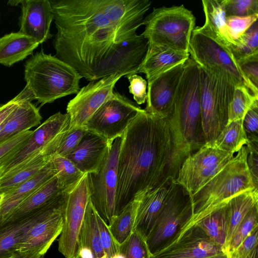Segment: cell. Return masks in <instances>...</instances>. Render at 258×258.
I'll list each match as a JSON object with an SVG mask.
<instances>
[{"label":"cell","mask_w":258,"mask_h":258,"mask_svg":"<svg viewBox=\"0 0 258 258\" xmlns=\"http://www.w3.org/2000/svg\"><path fill=\"white\" fill-rule=\"evenodd\" d=\"M88 131L83 127L70 130L63 137L55 154L66 157L78 146Z\"/></svg>","instance_id":"obj_43"},{"label":"cell","mask_w":258,"mask_h":258,"mask_svg":"<svg viewBox=\"0 0 258 258\" xmlns=\"http://www.w3.org/2000/svg\"><path fill=\"white\" fill-rule=\"evenodd\" d=\"M111 144L102 137L88 132L77 148L66 157L84 173L97 172Z\"/></svg>","instance_id":"obj_21"},{"label":"cell","mask_w":258,"mask_h":258,"mask_svg":"<svg viewBox=\"0 0 258 258\" xmlns=\"http://www.w3.org/2000/svg\"><path fill=\"white\" fill-rule=\"evenodd\" d=\"M39 45L34 39L20 32L0 38V64L10 67L32 54Z\"/></svg>","instance_id":"obj_27"},{"label":"cell","mask_w":258,"mask_h":258,"mask_svg":"<svg viewBox=\"0 0 258 258\" xmlns=\"http://www.w3.org/2000/svg\"><path fill=\"white\" fill-rule=\"evenodd\" d=\"M205 258H227V257L226 256V255L225 254H219V255H215V256H210V257H205Z\"/></svg>","instance_id":"obj_52"},{"label":"cell","mask_w":258,"mask_h":258,"mask_svg":"<svg viewBox=\"0 0 258 258\" xmlns=\"http://www.w3.org/2000/svg\"><path fill=\"white\" fill-rule=\"evenodd\" d=\"M11 5H20L19 32L41 44L52 35L50 32L53 20V12L50 0H24L10 1Z\"/></svg>","instance_id":"obj_19"},{"label":"cell","mask_w":258,"mask_h":258,"mask_svg":"<svg viewBox=\"0 0 258 258\" xmlns=\"http://www.w3.org/2000/svg\"><path fill=\"white\" fill-rule=\"evenodd\" d=\"M248 150L247 166L252 177L254 185L258 187V143L247 142L245 145Z\"/></svg>","instance_id":"obj_50"},{"label":"cell","mask_w":258,"mask_h":258,"mask_svg":"<svg viewBox=\"0 0 258 258\" xmlns=\"http://www.w3.org/2000/svg\"><path fill=\"white\" fill-rule=\"evenodd\" d=\"M142 35L149 45L189 53V44L196 18L183 5L154 8L144 19Z\"/></svg>","instance_id":"obj_7"},{"label":"cell","mask_w":258,"mask_h":258,"mask_svg":"<svg viewBox=\"0 0 258 258\" xmlns=\"http://www.w3.org/2000/svg\"><path fill=\"white\" fill-rule=\"evenodd\" d=\"M221 254H224L222 248L195 226L150 258H205Z\"/></svg>","instance_id":"obj_17"},{"label":"cell","mask_w":258,"mask_h":258,"mask_svg":"<svg viewBox=\"0 0 258 258\" xmlns=\"http://www.w3.org/2000/svg\"><path fill=\"white\" fill-rule=\"evenodd\" d=\"M142 109L124 95L113 91L83 127L111 144L114 140L122 136Z\"/></svg>","instance_id":"obj_11"},{"label":"cell","mask_w":258,"mask_h":258,"mask_svg":"<svg viewBox=\"0 0 258 258\" xmlns=\"http://www.w3.org/2000/svg\"><path fill=\"white\" fill-rule=\"evenodd\" d=\"M228 203L211 213L196 225L199 227L214 243L221 247L223 252L227 237Z\"/></svg>","instance_id":"obj_33"},{"label":"cell","mask_w":258,"mask_h":258,"mask_svg":"<svg viewBox=\"0 0 258 258\" xmlns=\"http://www.w3.org/2000/svg\"><path fill=\"white\" fill-rule=\"evenodd\" d=\"M112 258H125L124 256L121 253H118L114 255Z\"/></svg>","instance_id":"obj_53"},{"label":"cell","mask_w":258,"mask_h":258,"mask_svg":"<svg viewBox=\"0 0 258 258\" xmlns=\"http://www.w3.org/2000/svg\"><path fill=\"white\" fill-rule=\"evenodd\" d=\"M235 87L225 76L201 69V116L206 143L214 140L227 124Z\"/></svg>","instance_id":"obj_8"},{"label":"cell","mask_w":258,"mask_h":258,"mask_svg":"<svg viewBox=\"0 0 258 258\" xmlns=\"http://www.w3.org/2000/svg\"><path fill=\"white\" fill-rule=\"evenodd\" d=\"M234 154L204 145L185 159L176 182L191 197L217 174Z\"/></svg>","instance_id":"obj_13"},{"label":"cell","mask_w":258,"mask_h":258,"mask_svg":"<svg viewBox=\"0 0 258 258\" xmlns=\"http://www.w3.org/2000/svg\"><path fill=\"white\" fill-rule=\"evenodd\" d=\"M121 142V137L114 140L98 171L88 173L90 200L108 227L115 216L117 161Z\"/></svg>","instance_id":"obj_12"},{"label":"cell","mask_w":258,"mask_h":258,"mask_svg":"<svg viewBox=\"0 0 258 258\" xmlns=\"http://www.w3.org/2000/svg\"><path fill=\"white\" fill-rule=\"evenodd\" d=\"M62 140L36 152L16 167L1 176L0 195L16 188L37 174L51 161Z\"/></svg>","instance_id":"obj_20"},{"label":"cell","mask_w":258,"mask_h":258,"mask_svg":"<svg viewBox=\"0 0 258 258\" xmlns=\"http://www.w3.org/2000/svg\"><path fill=\"white\" fill-rule=\"evenodd\" d=\"M237 60L249 55L258 53V24L256 21L243 35L236 45L231 48Z\"/></svg>","instance_id":"obj_41"},{"label":"cell","mask_w":258,"mask_h":258,"mask_svg":"<svg viewBox=\"0 0 258 258\" xmlns=\"http://www.w3.org/2000/svg\"><path fill=\"white\" fill-rule=\"evenodd\" d=\"M256 205H258L256 188L241 192L230 199L227 207V231L223 253L239 225Z\"/></svg>","instance_id":"obj_28"},{"label":"cell","mask_w":258,"mask_h":258,"mask_svg":"<svg viewBox=\"0 0 258 258\" xmlns=\"http://www.w3.org/2000/svg\"><path fill=\"white\" fill-rule=\"evenodd\" d=\"M191 214L190 196L181 185L175 181L146 238L150 256L171 240Z\"/></svg>","instance_id":"obj_10"},{"label":"cell","mask_w":258,"mask_h":258,"mask_svg":"<svg viewBox=\"0 0 258 258\" xmlns=\"http://www.w3.org/2000/svg\"><path fill=\"white\" fill-rule=\"evenodd\" d=\"M119 253L125 258L150 257L145 239L135 230H133L128 238L119 245Z\"/></svg>","instance_id":"obj_39"},{"label":"cell","mask_w":258,"mask_h":258,"mask_svg":"<svg viewBox=\"0 0 258 258\" xmlns=\"http://www.w3.org/2000/svg\"><path fill=\"white\" fill-rule=\"evenodd\" d=\"M227 16H247L258 14V0H222Z\"/></svg>","instance_id":"obj_42"},{"label":"cell","mask_w":258,"mask_h":258,"mask_svg":"<svg viewBox=\"0 0 258 258\" xmlns=\"http://www.w3.org/2000/svg\"><path fill=\"white\" fill-rule=\"evenodd\" d=\"M7 258H25L23 256H22L21 254H20L18 252H16L10 257H8ZM39 258H44V256H42L40 257Z\"/></svg>","instance_id":"obj_51"},{"label":"cell","mask_w":258,"mask_h":258,"mask_svg":"<svg viewBox=\"0 0 258 258\" xmlns=\"http://www.w3.org/2000/svg\"><path fill=\"white\" fill-rule=\"evenodd\" d=\"M186 158L177 149L167 119L142 109L121 137L115 216L134 200L176 181Z\"/></svg>","instance_id":"obj_2"},{"label":"cell","mask_w":258,"mask_h":258,"mask_svg":"<svg viewBox=\"0 0 258 258\" xmlns=\"http://www.w3.org/2000/svg\"><path fill=\"white\" fill-rule=\"evenodd\" d=\"M189 57V53L148 44L145 58L138 68L136 74H145L148 83L173 67L184 63Z\"/></svg>","instance_id":"obj_24"},{"label":"cell","mask_w":258,"mask_h":258,"mask_svg":"<svg viewBox=\"0 0 258 258\" xmlns=\"http://www.w3.org/2000/svg\"><path fill=\"white\" fill-rule=\"evenodd\" d=\"M126 78L130 82V93L133 95L136 103L138 105L145 103L147 96V81L137 74H133Z\"/></svg>","instance_id":"obj_49"},{"label":"cell","mask_w":258,"mask_h":258,"mask_svg":"<svg viewBox=\"0 0 258 258\" xmlns=\"http://www.w3.org/2000/svg\"><path fill=\"white\" fill-rule=\"evenodd\" d=\"M258 101V96L253 94L243 86H237L228 109L227 123L243 119L254 103Z\"/></svg>","instance_id":"obj_36"},{"label":"cell","mask_w":258,"mask_h":258,"mask_svg":"<svg viewBox=\"0 0 258 258\" xmlns=\"http://www.w3.org/2000/svg\"><path fill=\"white\" fill-rule=\"evenodd\" d=\"M65 192L55 176L32 193L4 222L16 220L35 213L54 203Z\"/></svg>","instance_id":"obj_25"},{"label":"cell","mask_w":258,"mask_h":258,"mask_svg":"<svg viewBox=\"0 0 258 258\" xmlns=\"http://www.w3.org/2000/svg\"><path fill=\"white\" fill-rule=\"evenodd\" d=\"M43 209L22 218L0 223V258H7L17 252V244L22 231Z\"/></svg>","instance_id":"obj_30"},{"label":"cell","mask_w":258,"mask_h":258,"mask_svg":"<svg viewBox=\"0 0 258 258\" xmlns=\"http://www.w3.org/2000/svg\"><path fill=\"white\" fill-rule=\"evenodd\" d=\"M140 200H134L118 215L114 216L108 229L119 245L123 243L134 230Z\"/></svg>","instance_id":"obj_34"},{"label":"cell","mask_w":258,"mask_h":258,"mask_svg":"<svg viewBox=\"0 0 258 258\" xmlns=\"http://www.w3.org/2000/svg\"><path fill=\"white\" fill-rule=\"evenodd\" d=\"M68 193L43 208L38 217L22 231L17 252L25 258H39L60 235Z\"/></svg>","instance_id":"obj_9"},{"label":"cell","mask_w":258,"mask_h":258,"mask_svg":"<svg viewBox=\"0 0 258 258\" xmlns=\"http://www.w3.org/2000/svg\"><path fill=\"white\" fill-rule=\"evenodd\" d=\"M33 133L26 131L0 143V170L19 152Z\"/></svg>","instance_id":"obj_38"},{"label":"cell","mask_w":258,"mask_h":258,"mask_svg":"<svg viewBox=\"0 0 258 258\" xmlns=\"http://www.w3.org/2000/svg\"><path fill=\"white\" fill-rule=\"evenodd\" d=\"M189 53L190 58L201 69L222 75L235 86H244L258 96V89L242 73L230 48L204 25L195 27L189 42Z\"/></svg>","instance_id":"obj_6"},{"label":"cell","mask_w":258,"mask_h":258,"mask_svg":"<svg viewBox=\"0 0 258 258\" xmlns=\"http://www.w3.org/2000/svg\"><path fill=\"white\" fill-rule=\"evenodd\" d=\"M57 30L55 56L86 80L116 73L131 74L139 66L147 41L138 27L112 21L98 0H50Z\"/></svg>","instance_id":"obj_1"},{"label":"cell","mask_w":258,"mask_h":258,"mask_svg":"<svg viewBox=\"0 0 258 258\" xmlns=\"http://www.w3.org/2000/svg\"><path fill=\"white\" fill-rule=\"evenodd\" d=\"M258 227V205H256L247 214L239 225L224 253L230 258L242 242Z\"/></svg>","instance_id":"obj_37"},{"label":"cell","mask_w":258,"mask_h":258,"mask_svg":"<svg viewBox=\"0 0 258 258\" xmlns=\"http://www.w3.org/2000/svg\"><path fill=\"white\" fill-rule=\"evenodd\" d=\"M73 258H82L78 253H77Z\"/></svg>","instance_id":"obj_54"},{"label":"cell","mask_w":258,"mask_h":258,"mask_svg":"<svg viewBox=\"0 0 258 258\" xmlns=\"http://www.w3.org/2000/svg\"><path fill=\"white\" fill-rule=\"evenodd\" d=\"M51 162L58 182L65 192H68L74 188L86 174L65 157L54 154Z\"/></svg>","instance_id":"obj_35"},{"label":"cell","mask_w":258,"mask_h":258,"mask_svg":"<svg viewBox=\"0 0 258 258\" xmlns=\"http://www.w3.org/2000/svg\"><path fill=\"white\" fill-rule=\"evenodd\" d=\"M166 119L177 149L186 157L205 144L201 116V68L190 57L184 63L172 112Z\"/></svg>","instance_id":"obj_3"},{"label":"cell","mask_w":258,"mask_h":258,"mask_svg":"<svg viewBox=\"0 0 258 258\" xmlns=\"http://www.w3.org/2000/svg\"><path fill=\"white\" fill-rule=\"evenodd\" d=\"M42 116L32 101L26 100L11 112L0 130V143L40 123Z\"/></svg>","instance_id":"obj_26"},{"label":"cell","mask_w":258,"mask_h":258,"mask_svg":"<svg viewBox=\"0 0 258 258\" xmlns=\"http://www.w3.org/2000/svg\"><path fill=\"white\" fill-rule=\"evenodd\" d=\"M55 176L51 161L37 174L16 188L0 195V223L43 184Z\"/></svg>","instance_id":"obj_22"},{"label":"cell","mask_w":258,"mask_h":258,"mask_svg":"<svg viewBox=\"0 0 258 258\" xmlns=\"http://www.w3.org/2000/svg\"><path fill=\"white\" fill-rule=\"evenodd\" d=\"M242 120L227 123L214 140L204 145L226 152H238L248 142Z\"/></svg>","instance_id":"obj_32"},{"label":"cell","mask_w":258,"mask_h":258,"mask_svg":"<svg viewBox=\"0 0 258 258\" xmlns=\"http://www.w3.org/2000/svg\"><path fill=\"white\" fill-rule=\"evenodd\" d=\"M124 74L116 73L97 82L91 81L80 89L68 103L67 113L70 118V128L83 127L89 118L113 92L116 82Z\"/></svg>","instance_id":"obj_15"},{"label":"cell","mask_w":258,"mask_h":258,"mask_svg":"<svg viewBox=\"0 0 258 258\" xmlns=\"http://www.w3.org/2000/svg\"><path fill=\"white\" fill-rule=\"evenodd\" d=\"M258 14L247 16H227L226 25L231 39L237 44L243 35L257 21Z\"/></svg>","instance_id":"obj_40"},{"label":"cell","mask_w":258,"mask_h":258,"mask_svg":"<svg viewBox=\"0 0 258 258\" xmlns=\"http://www.w3.org/2000/svg\"><path fill=\"white\" fill-rule=\"evenodd\" d=\"M184 62L173 67L147 83V105L144 109L146 112L164 118L170 115Z\"/></svg>","instance_id":"obj_18"},{"label":"cell","mask_w":258,"mask_h":258,"mask_svg":"<svg viewBox=\"0 0 258 258\" xmlns=\"http://www.w3.org/2000/svg\"><path fill=\"white\" fill-rule=\"evenodd\" d=\"M24 79L35 100L42 106L80 90L82 78L71 66L42 50L25 64Z\"/></svg>","instance_id":"obj_5"},{"label":"cell","mask_w":258,"mask_h":258,"mask_svg":"<svg viewBox=\"0 0 258 258\" xmlns=\"http://www.w3.org/2000/svg\"><path fill=\"white\" fill-rule=\"evenodd\" d=\"M202 3L205 17L203 25L230 49L236 45L227 32L222 0H203Z\"/></svg>","instance_id":"obj_31"},{"label":"cell","mask_w":258,"mask_h":258,"mask_svg":"<svg viewBox=\"0 0 258 258\" xmlns=\"http://www.w3.org/2000/svg\"><path fill=\"white\" fill-rule=\"evenodd\" d=\"M236 60L244 75L258 89V53L238 58Z\"/></svg>","instance_id":"obj_47"},{"label":"cell","mask_w":258,"mask_h":258,"mask_svg":"<svg viewBox=\"0 0 258 258\" xmlns=\"http://www.w3.org/2000/svg\"><path fill=\"white\" fill-rule=\"evenodd\" d=\"M97 221L102 245L106 258H112L119 253V245L111 234L108 226L97 213Z\"/></svg>","instance_id":"obj_46"},{"label":"cell","mask_w":258,"mask_h":258,"mask_svg":"<svg viewBox=\"0 0 258 258\" xmlns=\"http://www.w3.org/2000/svg\"><path fill=\"white\" fill-rule=\"evenodd\" d=\"M258 227L242 242L230 258H257Z\"/></svg>","instance_id":"obj_44"},{"label":"cell","mask_w":258,"mask_h":258,"mask_svg":"<svg viewBox=\"0 0 258 258\" xmlns=\"http://www.w3.org/2000/svg\"><path fill=\"white\" fill-rule=\"evenodd\" d=\"M242 124L247 142L258 143V101L246 112Z\"/></svg>","instance_id":"obj_45"},{"label":"cell","mask_w":258,"mask_h":258,"mask_svg":"<svg viewBox=\"0 0 258 258\" xmlns=\"http://www.w3.org/2000/svg\"><path fill=\"white\" fill-rule=\"evenodd\" d=\"M174 182H168L149 191L140 200L134 230L146 240Z\"/></svg>","instance_id":"obj_23"},{"label":"cell","mask_w":258,"mask_h":258,"mask_svg":"<svg viewBox=\"0 0 258 258\" xmlns=\"http://www.w3.org/2000/svg\"><path fill=\"white\" fill-rule=\"evenodd\" d=\"M70 118L58 112L41 124L19 152L0 170V176L8 172L36 152L61 141L70 131Z\"/></svg>","instance_id":"obj_16"},{"label":"cell","mask_w":258,"mask_h":258,"mask_svg":"<svg viewBox=\"0 0 258 258\" xmlns=\"http://www.w3.org/2000/svg\"><path fill=\"white\" fill-rule=\"evenodd\" d=\"M90 192L88 173L68 193L58 250L65 258H73L79 247V236Z\"/></svg>","instance_id":"obj_14"},{"label":"cell","mask_w":258,"mask_h":258,"mask_svg":"<svg viewBox=\"0 0 258 258\" xmlns=\"http://www.w3.org/2000/svg\"><path fill=\"white\" fill-rule=\"evenodd\" d=\"M248 150L244 146L208 183L190 197L192 214L169 243L178 239L191 227L243 191L256 188L247 163Z\"/></svg>","instance_id":"obj_4"},{"label":"cell","mask_w":258,"mask_h":258,"mask_svg":"<svg viewBox=\"0 0 258 258\" xmlns=\"http://www.w3.org/2000/svg\"><path fill=\"white\" fill-rule=\"evenodd\" d=\"M28 100L32 101L35 98L30 89L26 85L16 97L6 103L0 105V125L7 119L18 105Z\"/></svg>","instance_id":"obj_48"},{"label":"cell","mask_w":258,"mask_h":258,"mask_svg":"<svg viewBox=\"0 0 258 258\" xmlns=\"http://www.w3.org/2000/svg\"><path fill=\"white\" fill-rule=\"evenodd\" d=\"M79 249L90 251L93 258H106L100 237L97 213L89 197L79 236Z\"/></svg>","instance_id":"obj_29"}]
</instances>
